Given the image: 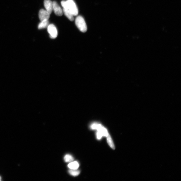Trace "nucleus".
I'll return each instance as SVG.
<instances>
[{"label":"nucleus","mask_w":181,"mask_h":181,"mask_svg":"<svg viewBox=\"0 0 181 181\" xmlns=\"http://www.w3.org/2000/svg\"><path fill=\"white\" fill-rule=\"evenodd\" d=\"M76 26L80 31L85 33L87 31V27L85 21L83 17L81 16H78L75 20Z\"/></svg>","instance_id":"obj_1"},{"label":"nucleus","mask_w":181,"mask_h":181,"mask_svg":"<svg viewBox=\"0 0 181 181\" xmlns=\"http://www.w3.org/2000/svg\"><path fill=\"white\" fill-rule=\"evenodd\" d=\"M90 128L92 130H96L99 131L103 136L107 137L109 135L107 130L101 124L97 123H93L91 125Z\"/></svg>","instance_id":"obj_2"},{"label":"nucleus","mask_w":181,"mask_h":181,"mask_svg":"<svg viewBox=\"0 0 181 181\" xmlns=\"http://www.w3.org/2000/svg\"><path fill=\"white\" fill-rule=\"evenodd\" d=\"M68 6V10L74 16H76L78 14V10L77 6L73 0H67L66 1Z\"/></svg>","instance_id":"obj_3"},{"label":"nucleus","mask_w":181,"mask_h":181,"mask_svg":"<svg viewBox=\"0 0 181 181\" xmlns=\"http://www.w3.org/2000/svg\"><path fill=\"white\" fill-rule=\"evenodd\" d=\"M47 31L49 34L50 38L55 39L58 36V30L55 26L53 24H49L47 27Z\"/></svg>","instance_id":"obj_4"},{"label":"nucleus","mask_w":181,"mask_h":181,"mask_svg":"<svg viewBox=\"0 0 181 181\" xmlns=\"http://www.w3.org/2000/svg\"><path fill=\"white\" fill-rule=\"evenodd\" d=\"M50 14L47 12V11L44 9H41L39 11V17L41 21L44 20H49Z\"/></svg>","instance_id":"obj_5"},{"label":"nucleus","mask_w":181,"mask_h":181,"mask_svg":"<svg viewBox=\"0 0 181 181\" xmlns=\"http://www.w3.org/2000/svg\"><path fill=\"white\" fill-rule=\"evenodd\" d=\"M52 3H53V10L55 14L57 16H62L63 14V11L59 5L55 1L52 2Z\"/></svg>","instance_id":"obj_6"},{"label":"nucleus","mask_w":181,"mask_h":181,"mask_svg":"<svg viewBox=\"0 0 181 181\" xmlns=\"http://www.w3.org/2000/svg\"><path fill=\"white\" fill-rule=\"evenodd\" d=\"M44 5L46 10L49 14H51L53 10V3L51 0H44Z\"/></svg>","instance_id":"obj_7"},{"label":"nucleus","mask_w":181,"mask_h":181,"mask_svg":"<svg viewBox=\"0 0 181 181\" xmlns=\"http://www.w3.org/2000/svg\"><path fill=\"white\" fill-rule=\"evenodd\" d=\"M62 11L65 16H66L70 21H73L74 20L73 15L71 14V13L69 12L68 10L63 8Z\"/></svg>","instance_id":"obj_8"},{"label":"nucleus","mask_w":181,"mask_h":181,"mask_svg":"<svg viewBox=\"0 0 181 181\" xmlns=\"http://www.w3.org/2000/svg\"><path fill=\"white\" fill-rule=\"evenodd\" d=\"M49 25V21L48 20L41 21L38 25V29H42L47 28Z\"/></svg>","instance_id":"obj_9"},{"label":"nucleus","mask_w":181,"mask_h":181,"mask_svg":"<svg viewBox=\"0 0 181 181\" xmlns=\"http://www.w3.org/2000/svg\"><path fill=\"white\" fill-rule=\"evenodd\" d=\"M68 167L71 169H77L79 167V164L77 161H74L70 163L68 165Z\"/></svg>","instance_id":"obj_10"},{"label":"nucleus","mask_w":181,"mask_h":181,"mask_svg":"<svg viewBox=\"0 0 181 181\" xmlns=\"http://www.w3.org/2000/svg\"><path fill=\"white\" fill-rule=\"evenodd\" d=\"M64 160L65 162H71L74 160V158L71 155L67 154L64 157Z\"/></svg>","instance_id":"obj_11"},{"label":"nucleus","mask_w":181,"mask_h":181,"mask_svg":"<svg viewBox=\"0 0 181 181\" xmlns=\"http://www.w3.org/2000/svg\"><path fill=\"white\" fill-rule=\"evenodd\" d=\"M69 173L70 175L73 176H77L80 173V171L77 169H71L69 170Z\"/></svg>","instance_id":"obj_12"},{"label":"nucleus","mask_w":181,"mask_h":181,"mask_svg":"<svg viewBox=\"0 0 181 181\" xmlns=\"http://www.w3.org/2000/svg\"><path fill=\"white\" fill-rule=\"evenodd\" d=\"M107 137V141L108 144L112 149H114V144H113L112 139V138H111L110 135H109Z\"/></svg>","instance_id":"obj_13"},{"label":"nucleus","mask_w":181,"mask_h":181,"mask_svg":"<svg viewBox=\"0 0 181 181\" xmlns=\"http://www.w3.org/2000/svg\"><path fill=\"white\" fill-rule=\"evenodd\" d=\"M61 4L63 8L65 9L68 10V6L67 1H62L61 2Z\"/></svg>","instance_id":"obj_14"},{"label":"nucleus","mask_w":181,"mask_h":181,"mask_svg":"<svg viewBox=\"0 0 181 181\" xmlns=\"http://www.w3.org/2000/svg\"><path fill=\"white\" fill-rule=\"evenodd\" d=\"M97 138L98 139H101L102 137L103 136L101 132L97 130V132L96 133Z\"/></svg>","instance_id":"obj_15"},{"label":"nucleus","mask_w":181,"mask_h":181,"mask_svg":"<svg viewBox=\"0 0 181 181\" xmlns=\"http://www.w3.org/2000/svg\"><path fill=\"white\" fill-rule=\"evenodd\" d=\"M1 180V177L0 176V181Z\"/></svg>","instance_id":"obj_16"}]
</instances>
